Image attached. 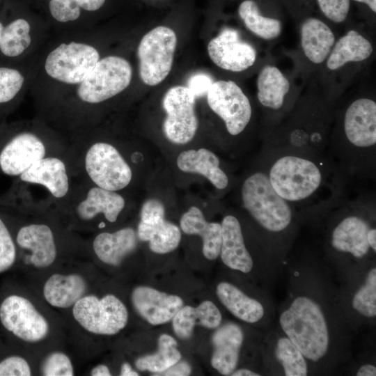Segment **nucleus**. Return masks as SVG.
Instances as JSON below:
<instances>
[{
	"instance_id": "1",
	"label": "nucleus",
	"mask_w": 376,
	"mask_h": 376,
	"mask_svg": "<svg viewBox=\"0 0 376 376\" xmlns=\"http://www.w3.org/2000/svg\"><path fill=\"white\" fill-rule=\"evenodd\" d=\"M269 152L265 170L269 182L295 212L325 210L338 199L337 180L344 177L321 152L291 148Z\"/></svg>"
},
{
	"instance_id": "2",
	"label": "nucleus",
	"mask_w": 376,
	"mask_h": 376,
	"mask_svg": "<svg viewBox=\"0 0 376 376\" xmlns=\"http://www.w3.org/2000/svg\"><path fill=\"white\" fill-rule=\"evenodd\" d=\"M279 326L308 363L323 362L329 357L332 340L329 314L313 292H295L280 313Z\"/></svg>"
},
{
	"instance_id": "3",
	"label": "nucleus",
	"mask_w": 376,
	"mask_h": 376,
	"mask_svg": "<svg viewBox=\"0 0 376 376\" xmlns=\"http://www.w3.org/2000/svg\"><path fill=\"white\" fill-rule=\"evenodd\" d=\"M345 143L334 151L344 177L373 179L375 173L376 103L359 98L345 111L343 120Z\"/></svg>"
},
{
	"instance_id": "4",
	"label": "nucleus",
	"mask_w": 376,
	"mask_h": 376,
	"mask_svg": "<svg viewBox=\"0 0 376 376\" xmlns=\"http://www.w3.org/2000/svg\"><path fill=\"white\" fill-rule=\"evenodd\" d=\"M334 201L329 206L331 222L327 244L332 252L362 260L376 252L375 211L373 199Z\"/></svg>"
},
{
	"instance_id": "5",
	"label": "nucleus",
	"mask_w": 376,
	"mask_h": 376,
	"mask_svg": "<svg viewBox=\"0 0 376 376\" xmlns=\"http://www.w3.org/2000/svg\"><path fill=\"white\" fill-rule=\"evenodd\" d=\"M18 178L26 187L22 194V206L44 210H51L64 201L75 180L68 162V152L45 157Z\"/></svg>"
},
{
	"instance_id": "6",
	"label": "nucleus",
	"mask_w": 376,
	"mask_h": 376,
	"mask_svg": "<svg viewBox=\"0 0 376 376\" xmlns=\"http://www.w3.org/2000/svg\"><path fill=\"white\" fill-rule=\"evenodd\" d=\"M125 205V198L118 191L76 178L68 198L51 211L60 220L87 228L100 217L109 223H115Z\"/></svg>"
},
{
	"instance_id": "7",
	"label": "nucleus",
	"mask_w": 376,
	"mask_h": 376,
	"mask_svg": "<svg viewBox=\"0 0 376 376\" xmlns=\"http://www.w3.org/2000/svg\"><path fill=\"white\" fill-rule=\"evenodd\" d=\"M243 207L266 233L283 234L295 218V212L272 187L265 169L256 171L243 181Z\"/></svg>"
},
{
	"instance_id": "8",
	"label": "nucleus",
	"mask_w": 376,
	"mask_h": 376,
	"mask_svg": "<svg viewBox=\"0 0 376 376\" xmlns=\"http://www.w3.org/2000/svg\"><path fill=\"white\" fill-rule=\"evenodd\" d=\"M70 144L50 141L31 130L18 132L0 150V169L6 175L19 176L38 160L49 155H64Z\"/></svg>"
},
{
	"instance_id": "9",
	"label": "nucleus",
	"mask_w": 376,
	"mask_h": 376,
	"mask_svg": "<svg viewBox=\"0 0 376 376\" xmlns=\"http://www.w3.org/2000/svg\"><path fill=\"white\" fill-rule=\"evenodd\" d=\"M132 77L130 63L124 58L109 56L100 59L77 88L80 101L95 104L103 102L123 91Z\"/></svg>"
},
{
	"instance_id": "10",
	"label": "nucleus",
	"mask_w": 376,
	"mask_h": 376,
	"mask_svg": "<svg viewBox=\"0 0 376 376\" xmlns=\"http://www.w3.org/2000/svg\"><path fill=\"white\" fill-rule=\"evenodd\" d=\"M177 36L173 29L157 26L141 38L137 48L139 75L146 85L160 84L169 75L173 62Z\"/></svg>"
},
{
	"instance_id": "11",
	"label": "nucleus",
	"mask_w": 376,
	"mask_h": 376,
	"mask_svg": "<svg viewBox=\"0 0 376 376\" xmlns=\"http://www.w3.org/2000/svg\"><path fill=\"white\" fill-rule=\"evenodd\" d=\"M76 322L86 331L97 335H114L124 329L128 320L125 304L116 296L84 295L72 306Z\"/></svg>"
},
{
	"instance_id": "12",
	"label": "nucleus",
	"mask_w": 376,
	"mask_h": 376,
	"mask_svg": "<svg viewBox=\"0 0 376 376\" xmlns=\"http://www.w3.org/2000/svg\"><path fill=\"white\" fill-rule=\"evenodd\" d=\"M100 60L93 46L75 42L62 43L47 56L45 68L52 78L69 84H80Z\"/></svg>"
},
{
	"instance_id": "13",
	"label": "nucleus",
	"mask_w": 376,
	"mask_h": 376,
	"mask_svg": "<svg viewBox=\"0 0 376 376\" xmlns=\"http://www.w3.org/2000/svg\"><path fill=\"white\" fill-rule=\"evenodd\" d=\"M196 97L187 86H175L165 93L162 106L166 113L163 130L175 144H185L195 136L198 122L194 110Z\"/></svg>"
},
{
	"instance_id": "14",
	"label": "nucleus",
	"mask_w": 376,
	"mask_h": 376,
	"mask_svg": "<svg viewBox=\"0 0 376 376\" xmlns=\"http://www.w3.org/2000/svg\"><path fill=\"white\" fill-rule=\"evenodd\" d=\"M210 108L224 122L232 136L242 133L252 115L251 103L241 88L233 81L213 82L207 93Z\"/></svg>"
},
{
	"instance_id": "15",
	"label": "nucleus",
	"mask_w": 376,
	"mask_h": 376,
	"mask_svg": "<svg viewBox=\"0 0 376 376\" xmlns=\"http://www.w3.org/2000/svg\"><path fill=\"white\" fill-rule=\"evenodd\" d=\"M3 326L18 338L31 343L44 340L49 332L47 319L26 297L13 295L0 306Z\"/></svg>"
},
{
	"instance_id": "16",
	"label": "nucleus",
	"mask_w": 376,
	"mask_h": 376,
	"mask_svg": "<svg viewBox=\"0 0 376 376\" xmlns=\"http://www.w3.org/2000/svg\"><path fill=\"white\" fill-rule=\"evenodd\" d=\"M141 220L136 235L141 241L149 242V247L157 253H167L175 250L181 240L180 228L166 221L165 208L157 199H148L142 205Z\"/></svg>"
},
{
	"instance_id": "17",
	"label": "nucleus",
	"mask_w": 376,
	"mask_h": 376,
	"mask_svg": "<svg viewBox=\"0 0 376 376\" xmlns=\"http://www.w3.org/2000/svg\"><path fill=\"white\" fill-rule=\"evenodd\" d=\"M207 52L212 62L221 69L242 72L253 65L256 51L242 40L234 29H224L208 43Z\"/></svg>"
},
{
	"instance_id": "18",
	"label": "nucleus",
	"mask_w": 376,
	"mask_h": 376,
	"mask_svg": "<svg viewBox=\"0 0 376 376\" xmlns=\"http://www.w3.org/2000/svg\"><path fill=\"white\" fill-rule=\"evenodd\" d=\"M15 240L19 247L29 252V263L36 268H47L57 258L56 238L48 221H30L19 228Z\"/></svg>"
},
{
	"instance_id": "19",
	"label": "nucleus",
	"mask_w": 376,
	"mask_h": 376,
	"mask_svg": "<svg viewBox=\"0 0 376 376\" xmlns=\"http://www.w3.org/2000/svg\"><path fill=\"white\" fill-rule=\"evenodd\" d=\"M132 302L139 314L153 325L169 322L183 306L180 297L147 286L134 288Z\"/></svg>"
},
{
	"instance_id": "20",
	"label": "nucleus",
	"mask_w": 376,
	"mask_h": 376,
	"mask_svg": "<svg viewBox=\"0 0 376 376\" xmlns=\"http://www.w3.org/2000/svg\"><path fill=\"white\" fill-rule=\"evenodd\" d=\"M244 335L242 328L233 322L226 323L212 336L214 351L211 365L220 374L230 375L238 364Z\"/></svg>"
},
{
	"instance_id": "21",
	"label": "nucleus",
	"mask_w": 376,
	"mask_h": 376,
	"mask_svg": "<svg viewBox=\"0 0 376 376\" xmlns=\"http://www.w3.org/2000/svg\"><path fill=\"white\" fill-rule=\"evenodd\" d=\"M221 246L219 256L228 267L242 273L250 272L253 261L246 247L240 221L228 214L221 221Z\"/></svg>"
},
{
	"instance_id": "22",
	"label": "nucleus",
	"mask_w": 376,
	"mask_h": 376,
	"mask_svg": "<svg viewBox=\"0 0 376 376\" xmlns=\"http://www.w3.org/2000/svg\"><path fill=\"white\" fill-rule=\"evenodd\" d=\"M137 242L136 233L127 227L98 233L93 240L92 249L100 261L116 266L136 249Z\"/></svg>"
},
{
	"instance_id": "23",
	"label": "nucleus",
	"mask_w": 376,
	"mask_h": 376,
	"mask_svg": "<svg viewBox=\"0 0 376 376\" xmlns=\"http://www.w3.org/2000/svg\"><path fill=\"white\" fill-rule=\"evenodd\" d=\"M87 288V282L81 275L56 273L46 280L42 294L50 306L58 308H68L85 295Z\"/></svg>"
},
{
	"instance_id": "24",
	"label": "nucleus",
	"mask_w": 376,
	"mask_h": 376,
	"mask_svg": "<svg viewBox=\"0 0 376 376\" xmlns=\"http://www.w3.org/2000/svg\"><path fill=\"white\" fill-rule=\"evenodd\" d=\"M216 292L222 304L242 321L255 324L267 315V308L261 301L246 295L234 284L221 282L217 286Z\"/></svg>"
},
{
	"instance_id": "25",
	"label": "nucleus",
	"mask_w": 376,
	"mask_h": 376,
	"mask_svg": "<svg viewBox=\"0 0 376 376\" xmlns=\"http://www.w3.org/2000/svg\"><path fill=\"white\" fill-rule=\"evenodd\" d=\"M177 166L183 172L203 175L218 189H224L228 185V177L221 168L219 157L206 148L180 152L177 158Z\"/></svg>"
},
{
	"instance_id": "26",
	"label": "nucleus",
	"mask_w": 376,
	"mask_h": 376,
	"mask_svg": "<svg viewBox=\"0 0 376 376\" xmlns=\"http://www.w3.org/2000/svg\"><path fill=\"white\" fill-rule=\"evenodd\" d=\"M180 228L188 235H197L203 240V253L209 260H215L219 256L221 246V225L217 222L205 220L202 211L191 206L182 214Z\"/></svg>"
},
{
	"instance_id": "27",
	"label": "nucleus",
	"mask_w": 376,
	"mask_h": 376,
	"mask_svg": "<svg viewBox=\"0 0 376 376\" xmlns=\"http://www.w3.org/2000/svg\"><path fill=\"white\" fill-rule=\"evenodd\" d=\"M172 320L175 334L181 339H187L192 335L196 325L217 329L221 323L222 316L216 305L206 300L195 308L182 306Z\"/></svg>"
},
{
	"instance_id": "28",
	"label": "nucleus",
	"mask_w": 376,
	"mask_h": 376,
	"mask_svg": "<svg viewBox=\"0 0 376 376\" xmlns=\"http://www.w3.org/2000/svg\"><path fill=\"white\" fill-rule=\"evenodd\" d=\"M269 359L285 376H306L308 362L294 343L281 331L273 335L268 343Z\"/></svg>"
},
{
	"instance_id": "29",
	"label": "nucleus",
	"mask_w": 376,
	"mask_h": 376,
	"mask_svg": "<svg viewBox=\"0 0 376 376\" xmlns=\"http://www.w3.org/2000/svg\"><path fill=\"white\" fill-rule=\"evenodd\" d=\"M335 43L331 29L321 20L311 17L301 26V44L305 56L313 63H322Z\"/></svg>"
},
{
	"instance_id": "30",
	"label": "nucleus",
	"mask_w": 376,
	"mask_h": 376,
	"mask_svg": "<svg viewBox=\"0 0 376 376\" xmlns=\"http://www.w3.org/2000/svg\"><path fill=\"white\" fill-rule=\"evenodd\" d=\"M369 40L354 30L349 31L336 43L329 54L327 66L337 70L349 62H359L367 59L373 53Z\"/></svg>"
},
{
	"instance_id": "31",
	"label": "nucleus",
	"mask_w": 376,
	"mask_h": 376,
	"mask_svg": "<svg viewBox=\"0 0 376 376\" xmlns=\"http://www.w3.org/2000/svg\"><path fill=\"white\" fill-rule=\"evenodd\" d=\"M257 87L260 103L267 109L279 110L283 105L290 83L277 68L266 65L258 75Z\"/></svg>"
},
{
	"instance_id": "32",
	"label": "nucleus",
	"mask_w": 376,
	"mask_h": 376,
	"mask_svg": "<svg viewBox=\"0 0 376 376\" xmlns=\"http://www.w3.org/2000/svg\"><path fill=\"white\" fill-rule=\"evenodd\" d=\"M181 359V354L177 349V342L171 336L162 334L158 340L157 351L149 355L137 359L135 366L141 371L162 373Z\"/></svg>"
},
{
	"instance_id": "33",
	"label": "nucleus",
	"mask_w": 376,
	"mask_h": 376,
	"mask_svg": "<svg viewBox=\"0 0 376 376\" xmlns=\"http://www.w3.org/2000/svg\"><path fill=\"white\" fill-rule=\"evenodd\" d=\"M238 13L246 27L259 38L272 40L281 32V22L261 15L257 3L253 0L242 1L238 8Z\"/></svg>"
},
{
	"instance_id": "34",
	"label": "nucleus",
	"mask_w": 376,
	"mask_h": 376,
	"mask_svg": "<svg viewBox=\"0 0 376 376\" xmlns=\"http://www.w3.org/2000/svg\"><path fill=\"white\" fill-rule=\"evenodd\" d=\"M30 24L23 18L10 21L4 26L1 41L0 52L7 58H16L30 45Z\"/></svg>"
},
{
	"instance_id": "35",
	"label": "nucleus",
	"mask_w": 376,
	"mask_h": 376,
	"mask_svg": "<svg viewBox=\"0 0 376 376\" xmlns=\"http://www.w3.org/2000/svg\"><path fill=\"white\" fill-rule=\"evenodd\" d=\"M352 309L361 317L375 318L376 316V268L367 271L362 283L354 292L351 299Z\"/></svg>"
},
{
	"instance_id": "36",
	"label": "nucleus",
	"mask_w": 376,
	"mask_h": 376,
	"mask_svg": "<svg viewBox=\"0 0 376 376\" xmlns=\"http://www.w3.org/2000/svg\"><path fill=\"white\" fill-rule=\"evenodd\" d=\"M24 83L23 75L17 69L0 66V105L13 102Z\"/></svg>"
},
{
	"instance_id": "37",
	"label": "nucleus",
	"mask_w": 376,
	"mask_h": 376,
	"mask_svg": "<svg viewBox=\"0 0 376 376\" xmlns=\"http://www.w3.org/2000/svg\"><path fill=\"white\" fill-rule=\"evenodd\" d=\"M41 374L45 376H72L74 367L70 357L63 352H54L47 355L41 365Z\"/></svg>"
},
{
	"instance_id": "38",
	"label": "nucleus",
	"mask_w": 376,
	"mask_h": 376,
	"mask_svg": "<svg viewBox=\"0 0 376 376\" xmlns=\"http://www.w3.org/2000/svg\"><path fill=\"white\" fill-rule=\"evenodd\" d=\"M17 250L11 234L0 218V273L8 269L15 263Z\"/></svg>"
},
{
	"instance_id": "39",
	"label": "nucleus",
	"mask_w": 376,
	"mask_h": 376,
	"mask_svg": "<svg viewBox=\"0 0 376 376\" xmlns=\"http://www.w3.org/2000/svg\"><path fill=\"white\" fill-rule=\"evenodd\" d=\"M49 11L52 16L60 22H68L77 19L81 9L73 0H50Z\"/></svg>"
},
{
	"instance_id": "40",
	"label": "nucleus",
	"mask_w": 376,
	"mask_h": 376,
	"mask_svg": "<svg viewBox=\"0 0 376 376\" xmlns=\"http://www.w3.org/2000/svg\"><path fill=\"white\" fill-rule=\"evenodd\" d=\"M322 13L330 20L340 23L343 22L349 13L350 0H317Z\"/></svg>"
},
{
	"instance_id": "41",
	"label": "nucleus",
	"mask_w": 376,
	"mask_h": 376,
	"mask_svg": "<svg viewBox=\"0 0 376 376\" xmlns=\"http://www.w3.org/2000/svg\"><path fill=\"white\" fill-rule=\"evenodd\" d=\"M31 369L27 361L19 356H11L0 361V376H30Z\"/></svg>"
},
{
	"instance_id": "42",
	"label": "nucleus",
	"mask_w": 376,
	"mask_h": 376,
	"mask_svg": "<svg viewBox=\"0 0 376 376\" xmlns=\"http://www.w3.org/2000/svg\"><path fill=\"white\" fill-rule=\"evenodd\" d=\"M212 83L208 75L196 74L190 77L187 87L197 97L206 94Z\"/></svg>"
},
{
	"instance_id": "43",
	"label": "nucleus",
	"mask_w": 376,
	"mask_h": 376,
	"mask_svg": "<svg viewBox=\"0 0 376 376\" xmlns=\"http://www.w3.org/2000/svg\"><path fill=\"white\" fill-rule=\"evenodd\" d=\"M191 371V368L187 362L178 361L162 373L161 375L187 376L190 375Z\"/></svg>"
},
{
	"instance_id": "44",
	"label": "nucleus",
	"mask_w": 376,
	"mask_h": 376,
	"mask_svg": "<svg viewBox=\"0 0 376 376\" xmlns=\"http://www.w3.org/2000/svg\"><path fill=\"white\" fill-rule=\"evenodd\" d=\"M73 1L80 9L95 11L104 5L105 0H73Z\"/></svg>"
},
{
	"instance_id": "45",
	"label": "nucleus",
	"mask_w": 376,
	"mask_h": 376,
	"mask_svg": "<svg viewBox=\"0 0 376 376\" xmlns=\"http://www.w3.org/2000/svg\"><path fill=\"white\" fill-rule=\"evenodd\" d=\"M357 376H375L376 367L370 363L362 365L357 371Z\"/></svg>"
},
{
	"instance_id": "46",
	"label": "nucleus",
	"mask_w": 376,
	"mask_h": 376,
	"mask_svg": "<svg viewBox=\"0 0 376 376\" xmlns=\"http://www.w3.org/2000/svg\"><path fill=\"white\" fill-rule=\"evenodd\" d=\"M91 375L93 376H110L111 375L109 368L107 366L103 365V364H100L94 367L91 372Z\"/></svg>"
},
{
	"instance_id": "47",
	"label": "nucleus",
	"mask_w": 376,
	"mask_h": 376,
	"mask_svg": "<svg viewBox=\"0 0 376 376\" xmlns=\"http://www.w3.org/2000/svg\"><path fill=\"white\" fill-rule=\"evenodd\" d=\"M232 376H260V374L256 372H254L251 370L246 368H239L235 370L232 374Z\"/></svg>"
},
{
	"instance_id": "48",
	"label": "nucleus",
	"mask_w": 376,
	"mask_h": 376,
	"mask_svg": "<svg viewBox=\"0 0 376 376\" xmlns=\"http://www.w3.org/2000/svg\"><path fill=\"white\" fill-rule=\"evenodd\" d=\"M120 375L121 376H138L137 372L132 370L131 366L128 363H124L120 369Z\"/></svg>"
},
{
	"instance_id": "49",
	"label": "nucleus",
	"mask_w": 376,
	"mask_h": 376,
	"mask_svg": "<svg viewBox=\"0 0 376 376\" xmlns=\"http://www.w3.org/2000/svg\"><path fill=\"white\" fill-rule=\"evenodd\" d=\"M358 2L364 3L373 11L376 12V0H354Z\"/></svg>"
},
{
	"instance_id": "50",
	"label": "nucleus",
	"mask_w": 376,
	"mask_h": 376,
	"mask_svg": "<svg viewBox=\"0 0 376 376\" xmlns=\"http://www.w3.org/2000/svg\"><path fill=\"white\" fill-rule=\"evenodd\" d=\"M4 26L5 25L3 24V23L0 20V41H1V36H2V33H3Z\"/></svg>"
}]
</instances>
